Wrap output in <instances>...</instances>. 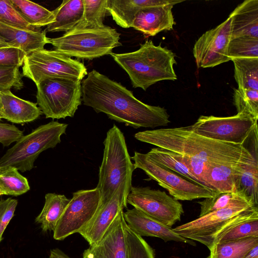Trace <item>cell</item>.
<instances>
[{"instance_id": "obj_12", "label": "cell", "mask_w": 258, "mask_h": 258, "mask_svg": "<svg viewBox=\"0 0 258 258\" xmlns=\"http://www.w3.org/2000/svg\"><path fill=\"white\" fill-rule=\"evenodd\" d=\"M127 204L164 225L171 227L183 213L182 204L165 191L149 187L132 186Z\"/></svg>"}, {"instance_id": "obj_16", "label": "cell", "mask_w": 258, "mask_h": 258, "mask_svg": "<svg viewBox=\"0 0 258 258\" xmlns=\"http://www.w3.org/2000/svg\"><path fill=\"white\" fill-rule=\"evenodd\" d=\"M125 224L123 210L97 244L84 250L83 258H128Z\"/></svg>"}, {"instance_id": "obj_36", "label": "cell", "mask_w": 258, "mask_h": 258, "mask_svg": "<svg viewBox=\"0 0 258 258\" xmlns=\"http://www.w3.org/2000/svg\"><path fill=\"white\" fill-rule=\"evenodd\" d=\"M125 232L128 258H155L153 249L142 237L134 233L126 224Z\"/></svg>"}, {"instance_id": "obj_46", "label": "cell", "mask_w": 258, "mask_h": 258, "mask_svg": "<svg viewBox=\"0 0 258 258\" xmlns=\"http://www.w3.org/2000/svg\"><path fill=\"white\" fill-rule=\"evenodd\" d=\"M8 47H12V46L7 42L3 38L0 36V48Z\"/></svg>"}, {"instance_id": "obj_7", "label": "cell", "mask_w": 258, "mask_h": 258, "mask_svg": "<svg viewBox=\"0 0 258 258\" xmlns=\"http://www.w3.org/2000/svg\"><path fill=\"white\" fill-rule=\"evenodd\" d=\"M120 34L105 26L100 29L72 30L62 36L48 38L54 50L70 57L92 60L110 54L114 48L121 46Z\"/></svg>"}, {"instance_id": "obj_18", "label": "cell", "mask_w": 258, "mask_h": 258, "mask_svg": "<svg viewBox=\"0 0 258 258\" xmlns=\"http://www.w3.org/2000/svg\"><path fill=\"white\" fill-rule=\"evenodd\" d=\"M174 5L142 9L136 15L132 27L144 34L154 36L165 30H171L175 24L172 12Z\"/></svg>"}, {"instance_id": "obj_1", "label": "cell", "mask_w": 258, "mask_h": 258, "mask_svg": "<svg viewBox=\"0 0 258 258\" xmlns=\"http://www.w3.org/2000/svg\"><path fill=\"white\" fill-rule=\"evenodd\" d=\"M81 85L85 105L126 126L154 128L170 122L166 109L142 102L120 83L95 70L87 74Z\"/></svg>"}, {"instance_id": "obj_38", "label": "cell", "mask_w": 258, "mask_h": 258, "mask_svg": "<svg viewBox=\"0 0 258 258\" xmlns=\"http://www.w3.org/2000/svg\"><path fill=\"white\" fill-rule=\"evenodd\" d=\"M248 237H258V217L240 223L221 236L216 243Z\"/></svg>"}, {"instance_id": "obj_32", "label": "cell", "mask_w": 258, "mask_h": 258, "mask_svg": "<svg viewBox=\"0 0 258 258\" xmlns=\"http://www.w3.org/2000/svg\"><path fill=\"white\" fill-rule=\"evenodd\" d=\"M30 189L27 179L15 168L0 171V191L5 195L18 196Z\"/></svg>"}, {"instance_id": "obj_3", "label": "cell", "mask_w": 258, "mask_h": 258, "mask_svg": "<svg viewBox=\"0 0 258 258\" xmlns=\"http://www.w3.org/2000/svg\"><path fill=\"white\" fill-rule=\"evenodd\" d=\"M110 55L127 73L134 88L146 91L157 82L177 79L173 68L175 54L160 44L155 45L152 40L146 41L136 51Z\"/></svg>"}, {"instance_id": "obj_20", "label": "cell", "mask_w": 258, "mask_h": 258, "mask_svg": "<svg viewBox=\"0 0 258 258\" xmlns=\"http://www.w3.org/2000/svg\"><path fill=\"white\" fill-rule=\"evenodd\" d=\"M0 99L3 118L12 123L31 122L43 114L37 103L22 99L10 90L0 91Z\"/></svg>"}, {"instance_id": "obj_25", "label": "cell", "mask_w": 258, "mask_h": 258, "mask_svg": "<svg viewBox=\"0 0 258 258\" xmlns=\"http://www.w3.org/2000/svg\"><path fill=\"white\" fill-rule=\"evenodd\" d=\"M240 165L210 164L205 185L217 193L235 191V176Z\"/></svg>"}, {"instance_id": "obj_13", "label": "cell", "mask_w": 258, "mask_h": 258, "mask_svg": "<svg viewBox=\"0 0 258 258\" xmlns=\"http://www.w3.org/2000/svg\"><path fill=\"white\" fill-rule=\"evenodd\" d=\"M100 203V194L95 187L74 192L53 230V238L62 240L78 232L94 216Z\"/></svg>"}, {"instance_id": "obj_10", "label": "cell", "mask_w": 258, "mask_h": 258, "mask_svg": "<svg viewBox=\"0 0 258 258\" xmlns=\"http://www.w3.org/2000/svg\"><path fill=\"white\" fill-rule=\"evenodd\" d=\"M131 159L135 169L143 170L150 179L165 188L175 200L192 201L214 197L217 192L203 184L188 180L156 163L147 154L135 152Z\"/></svg>"}, {"instance_id": "obj_8", "label": "cell", "mask_w": 258, "mask_h": 258, "mask_svg": "<svg viewBox=\"0 0 258 258\" xmlns=\"http://www.w3.org/2000/svg\"><path fill=\"white\" fill-rule=\"evenodd\" d=\"M36 87V103L46 118L72 117L82 103V85L79 79L48 78Z\"/></svg>"}, {"instance_id": "obj_33", "label": "cell", "mask_w": 258, "mask_h": 258, "mask_svg": "<svg viewBox=\"0 0 258 258\" xmlns=\"http://www.w3.org/2000/svg\"><path fill=\"white\" fill-rule=\"evenodd\" d=\"M246 201L252 203L243 195L237 190L217 193L213 197L205 198L204 200L198 202L201 206V211L199 217L225 208L234 204Z\"/></svg>"}, {"instance_id": "obj_42", "label": "cell", "mask_w": 258, "mask_h": 258, "mask_svg": "<svg viewBox=\"0 0 258 258\" xmlns=\"http://www.w3.org/2000/svg\"><path fill=\"white\" fill-rule=\"evenodd\" d=\"M17 204V200L11 198L0 201V243L7 226L14 216Z\"/></svg>"}, {"instance_id": "obj_6", "label": "cell", "mask_w": 258, "mask_h": 258, "mask_svg": "<svg viewBox=\"0 0 258 258\" xmlns=\"http://www.w3.org/2000/svg\"><path fill=\"white\" fill-rule=\"evenodd\" d=\"M68 125L52 121L23 135L0 158V171L9 168L22 172L31 170L41 152L55 147L61 142L60 137L66 133Z\"/></svg>"}, {"instance_id": "obj_34", "label": "cell", "mask_w": 258, "mask_h": 258, "mask_svg": "<svg viewBox=\"0 0 258 258\" xmlns=\"http://www.w3.org/2000/svg\"><path fill=\"white\" fill-rule=\"evenodd\" d=\"M233 103L237 113L258 119V91L249 89H234Z\"/></svg>"}, {"instance_id": "obj_2", "label": "cell", "mask_w": 258, "mask_h": 258, "mask_svg": "<svg viewBox=\"0 0 258 258\" xmlns=\"http://www.w3.org/2000/svg\"><path fill=\"white\" fill-rule=\"evenodd\" d=\"M137 140L208 164H246L257 158L244 145L234 144L199 135L189 126L147 130L134 135Z\"/></svg>"}, {"instance_id": "obj_29", "label": "cell", "mask_w": 258, "mask_h": 258, "mask_svg": "<svg viewBox=\"0 0 258 258\" xmlns=\"http://www.w3.org/2000/svg\"><path fill=\"white\" fill-rule=\"evenodd\" d=\"M231 60L238 88L258 91V57L234 58Z\"/></svg>"}, {"instance_id": "obj_24", "label": "cell", "mask_w": 258, "mask_h": 258, "mask_svg": "<svg viewBox=\"0 0 258 258\" xmlns=\"http://www.w3.org/2000/svg\"><path fill=\"white\" fill-rule=\"evenodd\" d=\"M70 200L64 195H45L43 208L35 218L36 223L40 224L43 231H53Z\"/></svg>"}, {"instance_id": "obj_9", "label": "cell", "mask_w": 258, "mask_h": 258, "mask_svg": "<svg viewBox=\"0 0 258 258\" xmlns=\"http://www.w3.org/2000/svg\"><path fill=\"white\" fill-rule=\"evenodd\" d=\"M87 74L83 63L55 50L44 48L27 54L22 66L23 77L31 79L36 85L48 78H69L82 81Z\"/></svg>"}, {"instance_id": "obj_26", "label": "cell", "mask_w": 258, "mask_h": 258, "mask_svg": "<svg viewBox=\"0 0 258 258\" xmlns=\"http://www.w3.org/2000/svg\"><path fill=\"white\" fill-rule=\"evenodd\" d=\"M257 158L246 164L238 166L235 176L236 190L257 207L258 203Z\"/></svg>"}, {"instance_id": "obj_17", "label": "cell", "mask_w": 258, "mask_h": 258, "mask_svg": "<svg viewBox=\"0 0 258 258\" xmlns=\"http://www.w3.org/2000/svg\"><path fill=\"white\" fill-rule=\"evenodd\" d=\"M127 226L139 236L156 237L165 242L174 241L196 245L193 240L180 236L173 229L135 208L123 212Z\"/></svg>"}, {"instance_id": "obj_47", "label": "cell", "mask_w": 258, "mask_h": 258, "mask_svg": "<svg viewBox=\"0 0 258 258\" xmlns=\"http://www.w3.org/2000/svg\"><path fill=\"white\" fill-rule=\"evenodd\" d=\"M2 118H3V117H2V105H1V99H0V120Z\"/></svg>"}, {"instance_id": "obj_14", "label": "cell", "mask_w": 258, "mask_h": 258, "mask_svg": "<svg viewBox=\"0 0 258 258\" xmlns=\"http://www.w3.org/2000/svg\"><path fill=\"white\" fill-rule=\"evenodd\" d=\"M231 17L204 33L196 41L193 54L198 68H212L231 60L228 48L231 40Z\"/></svg>"}, {"instance_id": "obj_31", "label": "cell", "mask_w": 258, "mask_h": 258, "mask_svg": "<svg viewBox=\"0 0 258 258\" xmlns=\"http://www.w3.org/2000/svg\"><path fill=\"white\" fill-rule=\"evenodd\" d=\"M147 154L160 165L178 173L190 181L202 184L192 174L189 169L178 159L174 152L156 147L152 148Z\"/></svg>"}, {"instance_id": "obj_28", "label": "cell", "mask_w": 258, "mask_h": 258, "mask_svg": "<svg viewBox=\"0 0 258 258\" xmlns=\"http://www.w3.org/2000/svg\"><path fill=\"white\" fill-rule=\"evenodd\" d=\"M258 237H248L220 242L210 250V258H242L255 245Z\"/></svg>"}, {"instance_id": "obj_45", "label": "cell", "mask_w": 258, "mask_h": 258, "mask_svg": "<svg viewBox=\"0 0 258 258\" xmlns=\"http://www.w3.org/2000/svg\"><path fill=\"white\" fill-rule=\"evenodd\" d=\"M242 258H258V244L253 247Z\"/></svg>"}, {"instance_id": "obj_40", "label": "cell", "mask_w": 258, "mask_h": 258, "mask_svg": "<svg viewBox=\"0 0 258 258\" xmlns=\"http://www.w3.org/2000/svg\"><path fill=\"white\" fill-rule=\"evenodd\" d=\"M27 54L22 49L15 47L0 48V68L23 66Z\"/></svg>"}, {"instance_id": "obj_41", "label": "cell", "mask_w": 258, "mask_h": 258, "mask_svg": "<svg viewBox=\"0 0 258 258\" xmlns=\"http://www.w3.org/2000/svg\"><path fill=\"white\" fill-rule=\"evenodd\" d=\"M175 154L178 159L189 169L192 174L198 179L199 182L205 185L206 175L210 164L191 157L176 153Z\"/></svg>"}, {"instance_id": "obj_4", "label": "cell", "mask_w": 258, "mask_h": 258, "mask_svg": "<svg viewBox=\"0 0 258 258\" xmlns=\"http://www.w3.org/2000/svg\"><path fill=\"white\" fill-rule=\"evenodd\" d=\"M255 217H258L257 207L246 201L212 212L172 229L181 236L204 244L211 250L224 234Z\"/></svg>"}, {"instance_id": "obj_37", "label": "cell", "mask_w": 258, "mask_h": 258, "mask_svg": "<svg viewBox=\"0 0 258 258\" xmlns=\"http://www.w3.org/2000/svg\"><path fill=\"white\" fill-rule=\"evenodd\" d=\"M0 21L22 30H41L30 26L17 11L10 0H0Z\"/></svg>"}, {"instance_id": "obj_44", "label": "cell", "mask_w": 258, "mask_h": 258, "mask_svg": "<svg viewBox=\"0 0 258 258\" xmlns=\"http://www.w3.org/2000/svg\"><path fill=\"white\" fill-rule=\"evenodd\" d=\"M49 258H71L64 252L58 248L51 249L50 251Z\"/></svg>"}, {"instance_id": "obj_5", "label": "cell", "mask_w": 258, "mask_h": 258, "mask_svg": "<svg viewBox=\"0 0 258 258\" xmlns=\"http://www.w3.org/2000/svg\"><path fill=\"white\" fill-rule=\"evenodd\" d=\"M103 144V156L96 186L100 194L101 203L108 201L122 181L132 176L136 169L124 135L115 124L107 131Z\"/></svg>"}, {"instance_id": "obj_22", "label": "cell", "mask_w": 258, "mask_h": 258, "mask_svg": "<svg viewBox=\"0 0 258 258\" xmlns=\"http://www.w3.org/2000/svg\"><path fill=\"white\" fill-rule=\"evenodd\" d=\"M46 33L45 30L27 31L0 21V36L12 46L22 49L27 54L44 48L48 43Z\"/></svg>"}, {"instance_id": "obj_23", "label": "cell", "mask_w": 258, "mask_h": 258, "mask_svg": "<svg viewBox=\"0 0 258 258\" xmlns=\"http://www.w3.org/2000/svg\"><path fill=\"white\" fill-rule=\"evenodd\" d=\"M54 21L47 26L46 32L71 31L81 21L84 14L83 0H63L60 5L52 11Z\"/></svg>"}, {"instance_id": "obj_15", "label": "cell", "mask_w": 258, "mask_h": 258, "mask_svg": "<svg viewBox=\"0 0 258 258\" xmlns=\"http://www.w3.org/2000/svg\"><path fill=\"white\" fill-rule=\"evenodd\" d=\"M132 176L125 178L112 197L107 202L100 203L91 220L78 232L90 246L97 244L119 212L127 207L126 199L132 186Z\"/></svg>"}, {"instance_id": "obj_48", "label": "cell", "mask_w": 258, "mask_h": 258, "mask_svg": "<svg viewBox=\"0 0 258 258\" xmlns=\"http://www.w3.org/2000/svg\"><path fill=\"white\" fill-rule=\"evenodd\" d=\"M2 195H4L0 191V196Z\"/></svg>"}, {"instance_id": "obj_39", "label": "cell", "mask_w": 258, "mask_h": 258, "mask_svg": "<svg viewBox=\"0 0 258 258\" xmlns=\"http://www.w3.org/2000/svg\"><path fill=\"white\" fill-rule=\"evenodd\" d=\"M23 77L17 67L0 68V91L12 88L21 90L24 87Z\"/></svg>"}, {"instance_id": "obj_30", "label": "cell", "mask_w": 258, "mask_h": 258, "mask_svg": "<svg viewBox=\"0 0 258 258\" xmlns=\"http://www.w3.org/2000/svg\"><path fill=\"white\" fill-rule=\"evenodd\" d=\"M108 0H83L84 14L81 21L71 30L94 29L105 26Z\"/></svg>"}, {"instance_id": "obj_35", "label": "cell", "mask_w": 258, "mask_h": 258, "mask_svg": "<svg viewBox=\"0 0 258 258\" xmlns=\"http://www.w3.org/2000/svg\"><path fill=\"white\" fill-rule=\"evenodd\" d=\"M228 55L234 58L258 57V38L240 36L231 39Z\"/></svg>"}, {"instance_id": "obj_27", "label": "cell", "mask_w": 258, "mask_h": 258, "mask_svg": "<svg viewBox=\"0 0 258 258\" xmlns=\"http://www.w3.org/2000/svg\"><path fill=\"white\" fill-rule=\"evenodd\" d=\"M11 3L30 26L40 29L54 21V15L40 5L27 0H10Z\"/></svg>"}, {"instance_id": "obj_11", "label": "cell", "mask_w": 258, "mask_h": 258, "mask_svg": "<svg viewBox=\"0 0 258 258\" xmlns=\"http://www.w3.org/2000/svg\"><path fill=\"white\" fill-rule=\"evenodd\" d=\"M189 126L194 132L205 137L244 145L257 130V121L241 113L228 117L201 115Z\"/></svg>"}, {"instance_id": "obj_50", "label": "cell", "mask_w": 258, "mask_h": 258, "mask_svg": "<svg viewBox=\"0 0 258 258\" xmlns=\"http://www.w3.org/2000/svg\"></svg>"}, {"instance_id": "obj_19", "label": "cell", "mask_w": 258, "mask_h": 258, "mask_svg": "<svg viewBox=\"0 0 258 258\" xmlns=\"http://www.w3.org/2000/svg\"><path fill=\"white\" fill-rule=\"evenodd\" d=\"M182 2L178 0H108L107 12L118 26L128 28L132 27L136 15L142 9L175 5Z\"/></svg>"}, {"instance_id": "obj_43", "label": "cell", "mask_w": 258, "mask_h": 258, "mask_svg": "<svg viewBox=\"0 0 258 258\" xmlns=\"http://www.w3.org/2000/svg\"><path fill=\"white\" fill-rule=\"evenodd\" d=\"M23 136V132L15 125L0 122V143L4 147L17 142Z\"/></svg>"}, {"instance_id": "obj_49", "label": "cell", "mask_w": 258, "mask_h": 258, "mask_svg": "<svg viewBox=\"0 0 258 258\" xmlns=\"http://www.w3.org/2000/svg\"><path fill=\"white\" fill-rule=\"evenodd\" d=\"M208 258H210L209 257H208Z\"/></svg>"}, {"instance_id": "obj_21", "label": "cell", "mask_w": 258, "mask_h": 258, "mask_svg": "<svg viewBox=\"0 0 258 258\" xmlns=\"http://www.w3.org/2000/svg\"><path fill=\"white\" fill-rule=\"evenodd\" d=\"M231 39L249 36L258 38V0H246L230 14Z\"/></svg>"}]
</instances>
